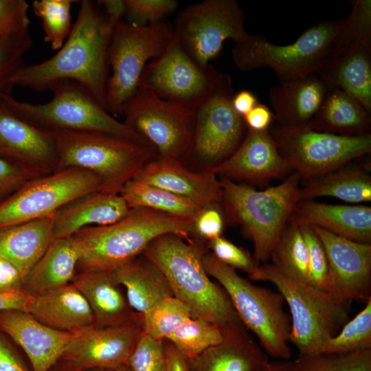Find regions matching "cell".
<instances>
[{"label":"cell","instance_id":"1","mask_svg":"<svg viewBox=\"0 0 371 371\" xmlns=\"http://www.w3.org/2000/svg\"><path fill=\"white\" fill-rule=\"evenodd\" d=\"M120 21L106 14L96 1H80L76 21L63 45L45 61L24 65L13 75L12 83L43 91L50 90L59 81H74L105 109L108 49Z\"/></svg>","mask_w":371,"mask_h":371},{"label":"cell","instance_id":"2","mask_svg":"<svg viewBox=\"0 0 371 371\" xmlns=\"http://www.w3.org/2000/svg\"><path fill=\"white\" fill-rule=\"evenodd\" d=\"M207 245L173 234L153 239L142 253L166 276L173 295L190 309L192 317L221 327L242 324L227 294L206 272L203 258Z\"/></svg>","mask_w":371,"mask_h":371},{"label":"cell","instance_id":"3","mask_svg":"<svg viewBox=\"0 0 371 371\" xmlns=\"http://www.w3.org/2000/svg\"><path fill=\"white\" fill-rule=\"evenodd\" d=\"M192 220L146 207L131 208L120 221L85 227L72 236L77 272L113 271L141 255L155 238L173 234L191 240Z\"/></svg>","mask_w":371,"mask_h":371},{"label":"cell","instance_id":"4","mask_svg":"<svg viewBox=\"0 0 371 371\" xmlns=\"http://www.w3.org/2000/svg\"><path fill=\"white\" fill-rule=\"evenodd\" d=\"M300 175L296 172L276 186L256 190L251 186L221 177V203L228 218L240 227L254 245V258L267 261L286 223L301 200Z\"/></svg>","mask_w":371,"mask_h":371},{"label":"cell","instance_id":"5","mask_svg":"<svg viewBox=\"0 0 371 371\" xmlns=\"http://www.w3.org/2000/svg\"><path fill=\"white\" fill-rule=\"evenodd\" d=\"M58 163L57 170L76 168L101 180V191L119 194L122 187L157 157L148 143L112 133L94 131L52 132Z\"/></svg>","mask_w":371,"mask_h":371},{"label":"cell","instance_id":"6","mask_svg":"<svg viewBox=\"0 0 371 371\" xmlns=\"http://www.w3.org/2000/svg\"><path fill=\"white\" fill-rule=\"evenodd\" d=\"M249 278L272 283L286 302L291 313L289 343L298 350L299 357L321 353L328 341L348 321L351 302L291 280L271 264L259 265Z\"/></svg>","mask_w":371,"mask_h":371},{"label":"cell","instance_id":"7","mask_svg":"<svg viewBox=\"0 0 371 371\" xmlns=\"http://www.w3.org/2000/svg\"><path fill=\"white\" fill-rule=\"evenodd\" d=\"M203 263L209 276L225 290L242 324L256 335L265 353L280 360H289L291 317L284 309L282 295L254 284L211 252L205 254Z\"/></svg>","mask_w":371,"mask_h":371},{"label":"cell","instance_id":"8","mask_svg":"<svg viewBox=\"0 0 371 371\" xmlns=\"http://www.w3.org/2000/svg\"><path fill=\"white\" fill-rule=\"evenodd\" d=\"M344 20L318 22L294 42L284 45L273 44L261 34H250L246 41L234 43L232 48L233 62L243 71L269 67L280 84L315 74L324 63Z\"/></svg>","mask_w":371,"mask_h":371},{"label":"cell","instance_id":"9","mask_svg":"<svg viewBox=\"0 0 371 371\" xmlns=\"http://www.w3.org/2000/svg\"><path fill=\"white\" fill-rule=\"evenodd\" d=\"M172 34L173 26L165 21L136 26L121 21L116 25L108 49L111 73L104 107L110 114L122 117V106L139 88L146 66L164 50Z\"/></svg>","mask_w":371,"mask_h":371},{"label":"cell","instance_id":"10","mask_svg":"<svg viewBox=\"0 0 371 371\" xmlns=\"http://www.w3.org/2000/svg\"><path fill=\"white\" fill-rule=\"evenodd\" d=\"M50 90L53 98L47 103L21 102L11 95L9 101L22 116L49 132H104L143 141L76 82L59 81Z\"/></svg>","mask_w":371,"mask_h":371},{"label":"cell","instance_id":"11","mask_svg":"<svg viewBox=\"0 0 371 371\" xmlns=\"http://www.w3.org/2000/svg\"><path fill=\"white\" fill-rule=\"evenodd\" d=\"M123 123L157 157L184 160L193 138L194 109L139 87L122 106Z\"/></svg>","mask_w":371,"mask_h":371},{"label":"cell","instance_id":"12","mask_svg":"<svg viewBox=\"0 0 371 371\" xmlns=\"http://www.w3.org/2000/svg\"><path fill=\"white\" fill-rule=\"evenodd\" d=\"M231 76L221 73L216 83L194 108L192 144L184 160L212 169L228 158L244 139L247 128L234 109Z\"/></svg>","mask_w":371,"mask_h":371},{"label":"cell","instance_id":"13","mask_svg":"<svg viewBox=\"0 0 371 371\" xmlns=\"http://www.w3.org/2000/svg\"><path fill=\"white\" fill-rule=\"evenodd\" d=\"M282 155L301 178H316L339 169L371 151V134L344 135L317 131L308 125L271 131Z\"/></svg>","mask_w":371,"mask_h":371},{"label":"cell","instance_id":"14","mask_svg":"<svg viewBox=\"0 0 371 371\" xmlns=\"http://www.w3.org/2000/svg\"><path fill=\"white\" fill-rule=\"evenodd\" d=\"M244 22L236 0H205L181 10L172 26L184 51L200 67H207L227 40L238 43L249 37Z\"/></svg>","mask_w":371,"mask_h":371},{"label":"cell","instance_id":"15","mask_svg":"<svg viewBox=\"0 0 371 371\" xmlns=\"http://www.w3.org/2000/svg\"><path fill=\"white\" fill-rule=\"evenodd\" d=\"M102 189L98 176L76 168L32 179L0 203V228L54 214L74 200Z\"/></svg>","mask_w":371,"mask_h":371},{"label":"cell","instance_id":"16","mask_svg":"<svg viewBox=\"0 0 371 371\" xmlns=\"http://www.w3.org/2000/svg\"><path fill=\"white\" fill-rule=\"evenodd\" d=\"M221 74L211 64L207 67L197 65L182 48L173 31L164 50L146 66L139 87L194 109Z\"/></svg>","mask_w":371,"mask_h":371},{"label":"cell","instance_id":"17","mask_svg":"<svg viewBox=\"0 0 371 371\" xmlns=\"http://www.w3.org/2000/svg\"><path fill=\"white\" fill-rule=\"evenodd\" d=\"M10 95L0 94V157L36 177L56 172L58 157L52 133L19 113L11 105Z\"/></svg>","mask_w":371,"mask_h":371},{"label":"cell","instance_id":"18","mask_svg":"<svg viewBox=\"0 0 371 371\" xmlns=\"http://www.w3.org/2000/svg\"><path fill=\"white\" fill-rule=\"evenodd\" d=\"M142 333V319L117 326H92L73 334L59 361L76 371L117 370L126 366Z\"/></svg>","mask_w":371,"mask_h":371},{"label":"cell","instance_id":"19","mask_svg":"<svg viewBox=\"0 0 371 371\" xmlns=\"http://www.w3.org/2000/svg\"><path fill=\"white\" fill-rule=\"evenodd\" d=\"M324 247L330 268L328 291L345 302L371 298V245L311 225Z\"/></svg>","mask_w":371,"mask_h":371},{"label":"cell","instance_id":"20","mask_svg":"<svg viewBox=\"0 0 371 371\" xmlns=\"http://www.w3.org/2000/svg\"><path fill=\"white\" fill-rule=\"evenodd\" d=\"M216 175L237 183H264L279 178L291 169L269 131L247 128L237 149L212 168Z\"/></svg>","mask_w":371,"mask_h":371},{"label":"cell","instance_id":"21","mask_svg":"<svg viewBox=\"0 0 371 371\" xmlns=\"http://www.w3.org/2000/svg\"><path fill=\"white\" fill-rule=\"evenodd\" d=\"M0 331L23 351L32 371H49L59 361L73 336L20 310L0 312Z\"/></svg>","mask_w":371,"mask_h":371},{"label":"cell","instance_id":"22","mask_svg":"<svg viewBox=\"0 0 371 371\" xmlns=\"http://www.w3.org/2000/svg\"><path fill=\"white\" fill-rule=\"evenodd\" d=\"M133 179L187 199L202 207L221 202V182L213 169L193 172L176 159L157 157Z\"/></svg>","mask_w":371,"mask_h":371},{"label":"cell","instance_id":"23","mask_svg":"<svg viewBox=\"0 0 371 371\" xmlns=\"http://www.w3.org/2000/svg\"><path fill=\"white\" fill-rule=\"evenodd\" d=\"M315 74L328 87L349 93L371 113V43H340L333 38Z\"/></svg>","mask_w":371,"mask_h":371},{"label":"cell","instance_id":"24","mask_svg":"<svg viewBox=\"0 0 371 371\" xmlns=\"http://www.w3.org/2000/svg\"><path fill=\"white\" fill-rule=\"evenodd\" d=\"M220 343L188 359L190 371H263L268 355L243 324L223 328Z\"/></svg>","mask_w":371,"mask_h":371},{"label":"cell","instance_id":"25","mask_svg":"<svg viewBox=\"0 0 371 371\" xmlns=\"http://www.w3.org/2000/svg\"><path fill=\"white\" fill-rule=\"evenodd\" d=\"M288 222L298 226H317L361 243H371V207L368 206L301 200L295 205Z\"/></svg>","mask_w":371,"mask_h":371},{"label":"cell","instance_id":"26","mask_svg":"<svg viewBox=\"0 0 371 371\" xmlns=\"http://www.w3.org/2000/svg\"><path fill=\"white\" fill-rule=\"evenodd\" d=\"M71 283L87 301L95 327L117 326L142 319L130 306L111 271H79Z\"/></svg>","mask_w":371,"mask_h":371},{"label":"cell","instance_id":"27","mask_svg":"<svg viewBox=\"0 0 371 371\" xmlns=\"http://www.w3.org/2000/svg\"><path fill=\"white\" fill-rule=\"evenodd\" d=\"M120 194L97 191L79 197L58 210L54 216V238H68L90 226L114 223L130 211Z\"/></svg>","mask_w":371,"mask_h":371},{"label":"cell","instance_id":"28","mask_svg":"<svg viewBox=\"0 0 371 371\" xmlns=\"http://www.w3.org/2000/svg\"><path fill=\"white\" fill-rule=\"evenodd\" d=\"M27 313L54 329L76 333L94 326L91 309L73 283L36 295H31Z\"/></svg>","mask_w":371,"mask_h":371},{"label":"cell","instance_id":"29","mask_svg":"<svg viewBox=\"0 0 371 371\" xmlns=\"http://www.w3.org/2000/svg\"><path fill=\"white\" fill-rule=\"evenodd\" d=\"M328 87L316 74L273 87L269 100L278 125H309L323 101Z\"/></svg>","mask_w":371,"mask_h":371},{"label":"cell","instance_id":"30","mask_svg":"<svg viewBox=\"0 0 371 371\" xmlns=\"http://www.w3.org/2000/svg\"><path fill=\"white\" fill-rule=\"evenodd\" d=\"M55 214L0 228V257L16 269L23 282L54 239Z\"/></svg>","mask_w":371,"mask_h":371},{"label":"cell","instance_id":"31","mask_svg":"<svg viewBox=\"0 0 371 371\" xmlns=\"http://www.w3.org/2000/svg\"><path fill=\"white\" fill-rule=\"evenodd\" d=\"M111 273L125 288L130 306L141 315L161 300L174 296L163 271L143 254Z\"/></svg>","mask_w":371,"mask_h":371},{"label":"cell","instance_id":"32","mask_svg":"<svg viewBox=\"0 0 371 371\" xmlns=\"http://www.w3.org/2000/svg\"><path fill=\"white\" fill-rule=\"evenodd\" d=\"M78 259L72 236L54 238L25 278L23 289L36 295L70 284L77 273Z\"/></svg>","mask_w":371,"mask_h":371},{"label":"cell","instance_id":"33","mask_svg":"<svg viewBox=\"0 0 371 371\" xmlns=\"http://www.w3.org/2000/svg\"><path fill=\"white\" fill-rule=\"evenodd\" d=\"M370 114L349 93L328 87L320 107L308 126L317 131L339 135L369 134Z\"/></svg>","mask_w":371,"mask_h":371},{"label":"cell","instance_id":"34","mask_svg":"<svg viewBox=\"0 0 371 371\" xmlns=\"http://www.w3.org/2000/svg\"><path fill=\"white\" fill-rule=\"evenodd\" d=\"M314 179L300 188L301 200L330 196L349 203L371 201V178L363 169L339 168Z\"/></svg>","mask_w":371,"mask_h":371},{"label":"cell","instance_id":"35","mask_svg":"<svg viewBox=\"0 0 371 371\" xmlns=\"http://www.w3.org/2000/svg\"><path fill=\"white\" fill-rule=\"evenodd\" d=\"M119 194L131 209L146 207L191 220L203 208L187 199L133 179L122 187Z\"/></svg>","mask_w":371,"mask_h":371},{"label":"cell","instance_id":"36","mask_svg":"<svg viewBox=\"0 0 371 371\" xmlns=\"http://www.w3.org/2000/svg\"><path fill=\"white\" fill-rule=\"evenodd\" d=\"M270 258L271 265L282 275L309 284L308 251L300 226L290 224L284 228Z\"/></svg>","mask_w":371,"mask_h":371},{"label":"cell","instance_id":"37","mask_svg":"<svg viewBox=\"0 0 371 371\" xmlns=\"http://www.w3.org/2000/svg\"><path fill=\"white\" fill-rule=\"evenodd\" d=\"M223 338V327L203 318L192 317L173 331L167 340L186 358L192 359Z\"/></svg>","mask_w":371,"mask_h":371},{"label":"cell","instance_id":"38","mask_svg":"<svg viewBox=\"0 0 371 371\" xmlns=\"http://www.w3.org/2000/svg\"><path fill=\"white\" fill-rule=\"evenodd\" d=\"M74 0H35L34 14L42 21L44 40L53 50H58L69 36L72 27L71 10Z\"/></svg>","mask_w":371,"mask_h":371},{"label":"cell","instance_id":"39","mask_svg":"<svg viewBox=\"0 0 371 371\" xmlns=\"http://www.w3.org/2000/svg\"><path fill=\"white\" fill-rule=\"evenodd\" d=\"M142 316L144 333L161 341L192 317L190 308L175 296L161 300Z\"/></svg>","mask_w":371,"mask_h":371},{"label":"cell","instance_id":"40","mask_svg":"<svg viewBox=\"0 0 371 371\" xmlns=\"http://www.w3.org/2000/svg\"><path fill=\"white\" fill-rule=\"evenodd\" d=\"M368 348H371V298L328 341L321 353H344Z\"/></svg>","mask_w":371,"mask_h":371},{"label":"cell","instance_id":"41","mask_svg":"<svg viewBox=\"0 0 371 371\" xmlns=\"http://www.w3.org/2000/svg\"><path fill=\"white\" fill-rule=\"evenodd\" d=\"M294 367L295 371H371V348L298 357Z\"/></svg>","mask_w":371,"mask_h":371},{"label":"cell","instance_id":"42","mask_svg":"<svg viewBox=\"0 0 371 371\" xmlns=\"http://www.w3.org/2000/svg\"><path fill=\"white\" fill-rule=\"evenodd\" d=\"M30 32L8 38H0V94L10 95L11 79L23 65V56L31 48Z\"/></svg>","mask_w":371,"mask_h":371},{"label":"cell","instance_id":"43","mask_svg":"<svg viewBox=\"0 0 371 371\" xmlns=\"http://www.w3.org/2000/svg\"><path fill=\"white\" fill-rule=\"evenodd\" d=\"M126 366L131 371H167L164 341L155 339L143 331Z\"/></svg>","mask_w":371,"mask_h":371},{"label":"cell","instance_id":"44","mask_svg":"<svg viewBox=\"0 0 371 371\" xmlns=\"http://www.w3.org/2000/svg\"><path fill=\"white\" fill-rule=\"evenodd\" d=\"M300 227L308 251L309 284L328 291L330 268L323 243L311 225H300Z\"/></svg>","mask_w":371,"mask_h":371},{"label":"cell","instance_id":"45","mask_svg":"<svg viewBox=\"0 0 371 371\" xmlns=\"http://www.w3.org/2000/svg\"><path fill=\"white\" fill-rule=\"evenodd\" d=\"M124 3L128 23L136 26L164 21L178 6L176 0H124Z\"/></svg>","mask_w":371,"mask_h":371},{"label":"cell","instance_id":"46","mask_svg":"<svg viewBox=\"0 0 371 371\" xmlns=\"http://www.w3.org/2000/svg\"><path fill=\"white\" fill-rule=\"evenodd\" d=\"M30 5L25 0H0V38L29 32Z\"/></svg>","mask_w":371,"mask_h":371},{"label":"cell","instance_id":"47","mask_svg":"<svg viewBox=\"0 0 371 371\" xmlns=\"http://www.w3.org/2000/svg\"><path fill=\"white\" fill-rule=\"evenodd\" d=\"M207 247L220 262L234 269L243 271L249 276L259 266L247 251L222 236L209 241Z\"/></svg>","mask_w":371,"mask_h":371},{"label":"cell","instance_id":"48","mask_svg":"<svg viewBox=\"0 0 371 371\" xmlns=\"http://www.w3.org/2000/svg\"><path fill=\"white\" fill-rule=\"evenodd\" d=\"M218 203L203 207L192 220V236L196 240L207 243L222 236L224 219Z\"/></svg>","mask_w":371,"mask_h":371},{"label":"cell","instance_id":"49","mask_svg":"<svg viewBox=\"0 0 371 371\" xmlns=\"http://www.w3.org/2000/svg\"><path fill=\"white\" fill-rule=\"evenodd\" d=\"M34 178L37 177L30 171L0 157V203Z\"/></svg>","mask_w":371,"mask_h":371},{"label":"cell","instance_id":"50","mask_svg":"<svg viewBox=\"0 0 371 371\" xmlns=\"http://www.w3.org/2000/svg\"><path fill=\"white\" fill-rule=\"evenodd\" d=\"M0 371H32L20 353L0 331Z\"/></svg>","mask_w":371,"mask_h":371},{"label":"cell","instance_id":"51","mask_svg":"<svg viewBox=\"0 0 371 371\" xmlns=\"http://www.w3.org/2000/svg\"><path fill=\"white\" fill-rule=\"evenodd\" d=\"M247 128L256 131H269L275 119L273 112L266 104L259 102L243 117Z\"/></svg>","mask_w":371,"mask_h":371},{"label":"cell","instance_id":"52","mask_svg":"<svg viewBox=\"0 0 371 371\" xmlns=\"http://www.w3.org/2000/svg\"><path fill=\"white\" fill-rule=\"evenodd\" d=\"M23 289V280L10 263L0 257V292Z\"/></svg>","mask_w":371,"mask_h":371},{"label":"cell","instance_id":"53","mask_svg":"<svg viewBox=\"0 0 371 371\" xmlns=\"http://www.w3.org/2000/svg\"><path fill=\"white\" fill-rule=\"evenodd\" d=\"M31 295L25 289L0 292V312L5 310H20L27 312Z\"/></svg>","mask_w":371,"mask_h":371},{"label":"cell","instance_id":"54","mask_svg":"<svg viewBox=\"0 0 371 371\" xmlns=\"http://www.w3.org/2000/svg\"><path fill=\"white\" fill-rule=\"evenodd\" d=\"M167 359V371H190L188 359L182 355L168 340H164Z\"/></svg>","mask_w":371,"mask_h":371},{"label":"cell","instance_id":"55","mask_svg":"<svg viewBox=\"0 0 371 371\" xmlns=\"http://www.w3.org/2000/svg\"><path fill=\"white\" fill-rule=\"evenodd\" d=\"M258 103L256 96L247 89L234 93L232 101L234 111L243 117Z\"/></svg>","mask_w":371,"mask_h":371},{"label":"cell","instance_id":"56","mask_svg":"<svg viewBox=\"0 0 371 371\" xmlns=\"http://www.w3.org/2000/svg\"><path fill=\"white\" fill-rule=\"evenodd\" d=\"M96 2L106 14L120 21L126 14L124 0H100Z\"/></svg>","mask_w":371,"mask_h":371},{"label":"cell","instance_id":"57","mask_svg":"<svg viewBox=\"0 0 371 371\" xmlns=\"http://www.w3.org/2000/svg\"><path fill=\"white\" fill-rule=\"evenodd\" d=\"M263 371H295L294 361L289 360L269 361Z\"/></svg>","mask_w":371,"mask_h":371},{"label":"cell","instance_id":"58","mask_svg":"<svg viewBox=\"0 0 371 371\" xmlns=\"http://www.w3.org/2000/svg\"><path fill=\"white\" fill-rule=\"evenodd\" d=\"M49 371H76L61 361L56 363Z\"/></svg>","mask_w":371,"mask_h":371},{"label":"cell","instance_id":"59","mask_svg":"<svg viewBox=\"0 0 371 371\" xmlns=\"http://www.w3.org/2000/svg\"><path fill=\"white\" fill-rule=\"evenodd\" d=\"M85 371H117L114 369H109V368H94L91 370H87Z\"/></svg>","mask_w":371,"mask_h":371},{"label":"cell","instance_id":"60","mask_svg":"<svg viewBox=\"0 0 371 371\" xmlns=\"http://www.w3.org/2000/svg\"><path fill=\"white\" fill-rule=\"evenodd\" d=\"M117 371H131L126 366H123L116 370Z\"/></svg>","mask_w":371,"mask_h":371}]
</instances>
